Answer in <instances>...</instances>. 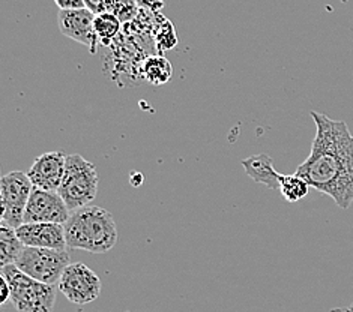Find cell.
<instances>
[{"mask_svg": "<svg viewBox=\"0 0 353 312\" xmlns=\"http://www.w3.org/2000/svg\"><path fill=\"white\" fill-rule=\"evenodd\" d=\"M33 185L28 173L11 171L2 177V224L19 229L24 224V212Z\"/></svg>", "mask_w": 353, "mask_h": 312, "instance_id": "6", "label": "cell"}, {"mask_svg": "<svg viewBox=\"0 0 353 312\" xmlns=\"http://www.w3.org/2000/svg\"><path fill=\"white\" fill-rule=\"evenodd\" d=\"M71 210L57 191H46L33 187L29 203L24 212V222L65 224Z\"/></svg>", "mask_w": 353, "mask_h": 312, "instance_id": "8", "label": "cell"}, {"mask_svg": "<svg viewBox=\"0 0 353 312\" xmlns=\"http://www.w3.org/2000/svg\"><path fill=\"white\" fill-rule=\"evenodd\" d=\"M141 74L145 80L154 86H163L173 77V66L163 56H150L143 62Z\"/></svg>", "mask_w": 353, "mask_h": 312, "instance_id": "15", "label": "cell"}, {"mask_svg": "<svg viewBox=\"0 0 353 312\" xmlns=\"http://www.w3.org/2000/svg\"><path fill=\"white\" fill-rule=\"evenodd\" d=\"M24 249V243L20 240L15 229L10 225H0V264H15L19 260L21 251Z\"/></svg>", "mask_w": 353, "mask_h": 312, "instance_id": "14", "label": "cell"}, {"mask_svg": "<svg viewBox=\"0 0 353 312\" xmlns=\"http://www.w3.org/2000/svg\"><path fill=\"white\" fill-rule=\"evenodd\" d=\"M137 6L140 10H145L149 12H159L165 5V0H136Z\"/></svg>", "mask_w": 353, "mask_h": 312, "instance_id": "19", "label": "cell"}, {"mask_svg": "<svg viewBox=\"0 0 353 312\" xmlns=\"http://www.w3.org/2000/svg\"><path fill=\"white\" fill-rule=\"evenodd\" d=\"M63 296L75 305H88L101 294V280L90 267L83 263H71L65 269L57 284Z\"/></svg>", "mask_w": 353, "mask_h": 312, "instance_id": "7", "label": "cell"}, {"mask_svg": "<svg viewBox=\"0 0 353 312\" xmlns=\"http://www.w3.org/2000/svg\"><path fill=\"white\" fill-rule=\"evenodd\" d=\"M63 227L68 249L105 254L119 239L113 215L99 206L89 205L74 210Z\"/></svg>", "mask_w": 353, "mask_h": 312, "instance_id": "2", "label": "cell"}, {"mask_svg": "<svg viewBox=\"0 0 353 312\" xmlns=\"http://www.w3.org/2000/svg\"><path fill=\"white\" fill-rule=\"evenodd\" d=\"M57 192L71 212L89 206L98 194L97 167L79 154L68 155L63 179Z\"/></svg>", "mask_w": 353, "mask_h": 312, "instance_id": "4", "label": "cell"}, {"mask_svg": "<svg viewBox=\"0 0 353 312\" xmlns=\"http://www.w3.org/2000/svg\"><path fill=\"white\" fill-rule=\"evenodd\" d=\"M155 44L159 52L173 50L176 44H178V37H176V30L172 21L164 20V23H161V26L155 32Z\"/></svg>", "mask_w": 353, "mask_h": 312, "instance_id": "18", "label": "cell"}, {"mask_svg": "<svg viewBox=\"0 0 353 312\" xmlns=\"http://www.w3.org/2000/svg\"><path fill=\"white\" fill-rule=\"evenodd\" d=\"M66 156L68 155L61 150L47 152L38 156L28 171L33 187L46 191H57L63 179Z\"/></svg>", "mask_w": 353, "mask_h": 312, "instance_id": "10", "label": "cell"}, {"mask_svg": "<svg viewBox=\"0 0 353 312\" xmlns=\"http://www.w3.org/2000/svg\"><path fill=\"white\" fill-rule=\"evenodd\" d=\"M24 247L66 251L65 227L53 222H24L15 229Z\"/></svg>", "mask_w": 353, "mask_h": 312, "instance_id": "11", "label": "cell"}, {"mask_svg": "<svg viewBox=\"0 0 353 312\" xmlns=\"http://www.w3.org/2000/svg\"><path fill=\"white\" fill-rule=\"evenodd\" d=\"M71 264L66 251L24 247L15 266L21 272L29 275L39 282L56 285L61 281L65 269Z\"/></svg>", "mask_w": 353, "mask_h": 312, "instance_id": "5", "label": "cell"}, {"mask_svg": "<svg viewBox=\"0 0 353 312\" xmlns=\"http://www.w3.org/2000/svg\"><path fill=\"white\" fill-rule=\"evenodd\" d=\"M331 312H353V303L349 306H344V308H335Z\"/></svg>", "mask_w": 353, "mask_h": 312, "instance_id": "22", "label": "cell"}, {"mask_svg": "<svg viewBox=\"0 0 353 312\" xmlns=\"http://www.w3.org/2000/svg\"><path fill=\"white\" fill-rule=\"evenodd\" d=\"M0 275L11 287V303L19 312H52L57 287L39 282L21 272L15 264L3 266Z\"/></svg>", "mask_w": 353, "mask_h": 312, "instance_id": "3", "label": "cell"}, {"mask_svg": "<svg viewBox=\"0 0 353 312\" xmlns=\"http://www.w3.org/2000/svg\"><path fill=\"white\" fill-rule=\"evenodd\" d=\"M85 3L94 14L112 12L119 17L122 23L131 21L140 10L136 0H85Z\"/></svg>", "mask_w": 353, "mask_h": 312, "instance_id": "13", "label": "cell"}, {"mask_svg": "<svg viewBox=\"0 0 353 312\" xmlns=\"http://www.w3.org/2000/svg\"><path fill=\"white\" fill-rule=\"evenodd\" d=\"M59 10L68 11V10H81V8H86L85 0H54Z\"/></svg>", "mask_w": 353, "mask_h": 312, "instance_id": "20", "label": "cell"}, {"mask_svg": "<svg viewBox=\"0 0 353 312\" xmlns=\"http://www.w3.org/2000/svg\"><path fill=\"white\" fill-rule=\"evenodd\" d=\"M122 21L117 15L112 12H103L95 14L94 20V29L101 44L108 45L110 42L119 35L122 30Z\"/></svg>", "mask_w": 353, "mask_h": 312, "instance_id": "16", "label": "cell"}, {"mask_svg": "<svg viewBox=\"0 0 353 312\" xmlns=\"http://www.w3.org/2000/svg\"><path fill=\"white\" fill-rule=\"evenodd\" d=\"M310 185L298 174H281L280 194L289 203H296L308 196Z\"/></svg>", "mask_w": 353, "mask_h": 312, "instance_id": "17", "label": "cell"}, {"mask_svg": "<svg viewBox=\"0 0 353 312\" xmlns=\"http://www.w3.org/2000/svg\"><path fill=\"white\" fill-rule=\"evenodd\" d=\"M8 300H11V287L8 284L6 278L0 275V303L5 305Z\"/></svg>", "mask_w": 353, "mask_h": 312, "instance_id": "21", "label": "cell"}, {"mask_svg": "<svg viewBox=\"0 0 353 312\" xmlns=\"http://www.w3.org/2000/svg\"><path fill=\"white\" fill-rule=\"evenodd\" d=\"M316 137L308 158L295 174L311 188L331 197L340 209L353 203V136L346 122L311 112Z\"/></svg>", "mask_w": 353, "mask_h": 312, "instance_id": "1", "label": "cell"}, {"mask_svg": "<svg viewBox=\"0 0 353 312\" xmlns=\"http://www.w3.org/2000/svg\"><path fill=\"white\" fill-rule=\"evenodd\" d=\"M94 20L95 14L89 11L88 8L68 11L59 10L57 14L59 30H61L62 35L79 42V44L86 45L90 50V53H97L99 42L94 29Z\"/></svg>", "mask_w": 353, "mask_h": 312, "instance_id": "9", "label": "cell"}, {"mask_svg": "<svg viewBox=\"0 0 353 312\" xmlns=\"http://www.w3.org/2000/svg\"><path fill=\"white\" fill-rule=\"evenodd\" d=\"M241 164L251 180L256 183H262L266 188L275 192L280 191L281 174L276 173L271 156H268L265 154L253 155L242 159Z\"/></svg>", "mask_w": 353, "mask_h": 312, "instance_id": "12", "label": "cell"}]
</instances>
